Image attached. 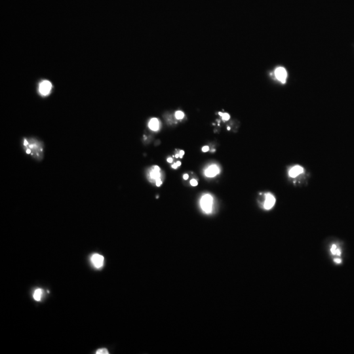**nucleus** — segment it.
<instances>
[{"mask_svg":"<svg viewBox=\"0 0 354 354\" xmlns=\"http://www.w3.org/2000/svg\"><path fill=\"white\" fill-rule=\"evenodd\" d=\"M46 290L51 305L66 314L80 319L85 312V290L71 278H49Z\"/></svg>","mask_w":354,"mask_h":354,"instance_id":"nucleus-1","label":"nucleus"},{"mask_svg":"<svg viewBox=\"0 0 354 354\" xmlns=\"http://www.w3.org/2000/svg\"><path fill=\"white\" fill-rule=\"evenodd\" d=\"M104 177V169L97 161H85L79 168L78 184L85 192H93L97 189Z\"/></svg>","mask_w":354,"mask_h":354,"instance_id":"nucleus-2","label":"nucleus"},{"mask_svg":"<svg viewBox=\"0 0 354 354\" xmlns=\"http://www.w3.org/2000/svg\"><path fill=\"white\" fill-rule=\"evenodd\" d=\"M298 255L305 261H315L318 257V241L312 236H305L298 244Z\"/></svg>","mask_w":354,"mask_h":354,"instance_id":"nucleus-3","label":"nucleus"},{"mask_svg":"<svg viewBox=\"0 0 354 354\" xmlns=\"http://www.w3.org/2000/svg\"><path fill=\"white\" fill-rule=\"evenodd\" d=\"M301 354H320V345L318 341H312L307 337L301 344Z\"/></svg>","mask_w":354,"mask_h":354,"instance_id":"nucleus-4","label":"nucleus"},{"mask_svg":"<svg viewBox=\"0 0 354 354\" xmlns=\"http://www.w3.org/2000/svg\"><path fill=\"white\" fill-rule=\"evenodd\" d=\"M335 323H336L337 325H344V324H345V316H342V315L336 316V318H335Z\"/></svg>","mask_w":354,"mask_h":354,"instance_id":"nucleus-5","label":"nucleus"},{"mask_svg":"<svg viewBox=\"0 0 354 354\" xmlns=\"http://www.w3.org/2000/svg\"><path fill=\"white\" fill-rule=\"evenodd\" d=\"M307 337L312 341H318V342L320 341V337H319V335L316 332H308L307 333Z\"/></svg>","mask_w":354,"mask_h":354,"instance_id":"nucleus-6","label":"nucleus"},{"mask_svg":"<svg viewBox=\"0 0 354 354\" xmlns=\"http://www.w3.org/2000/svg\"><path fill=\"white\" fill-rule=\"evenodd\" d=\"M344 335H345L346 337H353L354 336V329H353V327L346 328L345 332H344Z\"/></svg>","mask_w":354,"mask_h":354,"instance_id":"nucleus-7","label":"nucleus"},{"mask_svg":"<svg viewBox=\"0 0 354 354\" xmlns=\"http://www.w3.org/2000/svg\"><path fill=\"white\" fill-rule=\"evenodd\" d=\"M350 234L353 235V238H354V223L352 225V227H350Z\"/></svg>","mask_w":354,"mask_h":354,"instance_id":"nucleus-8","label":"nucleus"},{"mask_svg":"<svg viewBox=\"0 0 354 354\" xmlns=\"http://www.w3.org/2000/svg\"><path fill=\"white\" fill-rule=\"evenodd\" d=\"M350 315H352V316H354V308H352V310H350Z\"/></svg>","mask_w":354,"mask_h":354,"instance_id":"nucleus-9","label":"nucleus"},{"mask_svg":"<svg viewBox=\"0 0 354 354\" xmlns=\"http://www.w3.org/2000/svg\"><path fill=\"white\" fill-rule=\"evenodd\" d=\"M353 329H354V324H353Z\"/></svg>","mask_w":354,"mask_h":354,"instance_id":"nucleus-10","label":"nucleus"}]
</instances>
